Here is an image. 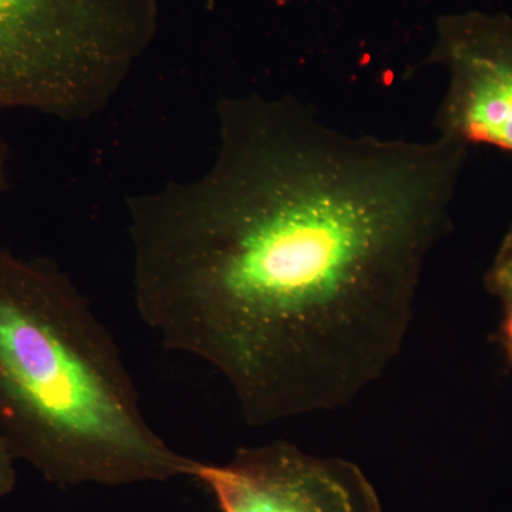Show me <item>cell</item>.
<instances>
[{
  "label": "cell",
  "instance_id": "cell-8",
  "mask_svg": "<svg viewBox=\"0 0 512 512\" xmlns=\"http://www.w3.org/2000/svg\"><path fill=\"white\" fill-rule=\"evenodd\" d=\"M9 147L3 137L0 136V192L5 190L6 181H8V167H9Z\"/></svg>",
  "mask_w": 512,
  "mask_h": 512
},
{
  "label": "cell",
  "instance_id": "cell-5",
  "mask_svg": "<svg viewBox=\"0 0 512 512\" xmlns=\"http://www.w3.org/2000/svg\"><path fill=\"white\" fill-rule=\"evenodd\" d=\"M200 481L221 512H383L362 468L279 440L238 448L225 464L197 461Z\"/></svg>",
  "mask_w": 512,
  "mask_h": 512
},
{
  "label": "cell",
  "instance_id": "cell-3",
  "mask_svg": "<svg viewBox=\"0 0 512 512\" xmlns=\"http://www.w3.org/2000/svg\"><path fill=\"white\" fill-rule=\"evenodd\" d=\"M158 25L160 0H0V113L92 119L123 89Z\"/></svg>",
  "mask_w": 512,
  "mask_h": 512
},
{
  "label": "cell",
  "instance_id": "cell-7",
  "mask_svg": "<svg viewBox=\"0 0 512 512\" xmlns=\"http://www.w3.org/2000/svg\"><path fill=\"white\" fill-rule=\"evenodd\" d=\"M16 458L8 440L0 434V498L6 497L15 490L18 474H16Z\"/></svg>",
  "mask_w": 512,
  "mask_h": 512
},
{
  "label": "cell",
  "instance_id": "cell-2",
  "mask_svg": "<svg viewBox=\"0 0 512 512\" xmlns=\"http://www.w3.org/2000/svg\"><path fill=\"white\" fill-rule=\"evenodd\" d=\"M0 434L62 488L164 483L197 463L148 424L119 346L72 278L3 247Z\"/></svg>",
  "mask_w": 512,
  "mask_h": 512
},
{
  "label": "cell",
  "instance_id": "cell-4",
  "mask_svg": "<svg viewBox=\"0 0 512 512\" xmlns=\"http://www.w3.org/2000/svg\"><path fill=\"white\" fill-rule=\"evenodd\" d=\"M429 63L448 79L433 121L437 137L512 154V16L478 10L441 16Z\"/></svg>",
  "mask_w": 512,
  "mask_h": 512
},
{
  "label": "cell",
  "instance_id": "cell-1",
  "mask_svg": "<svg viewBox=\"0 0 512 512\" xmlns=\"http://www.w3.org/2000/svg\"><path fill=\"white\" fill-rule=\"evenodd\" d=\"M217 119L208 170L128 198L138 315L225 377L248 426L348 406L402 350L468 148L353 136L289 96Z\"/></svg>",
  "mask_w": 512,
  "mask_h": 512
},
{
  "label": "cell",
  "instance_id": "cell-6",
  "mask_svg": "<svg viewBox=\"0 0 512 512\" xmlns=\"http://www.w3.org/2000/svg\"><path fill=\"white\" fill-rule=\"evenodd\" d=\"M484 286L500 303L501 319L495 340L512 366V224L485 274Z\"/></svg>",
  "mask_w": 512,
  "mask_h": 512
}]
</instances>
